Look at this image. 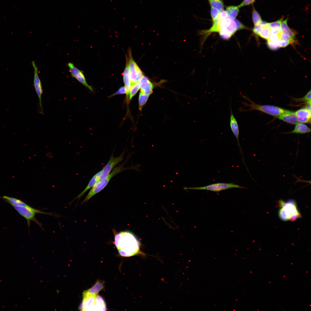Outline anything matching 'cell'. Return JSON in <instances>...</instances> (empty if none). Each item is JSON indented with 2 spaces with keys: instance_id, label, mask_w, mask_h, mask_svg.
<instances>
[{
  "instance_id": "cell-34",
  "label": "cell",
  "mask_w": 311,
  "mask_h": 311,
  "mask_svg": "<svg viewBox=\"0 0 311 311\" xmlns=\"http://www.w3.org/2000/svg\"><path fill=\"white\" fill-rule=\"evenodd\" d=\"M277 43L280 47L284 48L287 46L290 43L287 40H282L279 39L277 41Z\"/></svg>"
},
{
  "instance_id": "cell-8",
  "label": "cell",
  "mask_w": 311,
  "mask_h": 311,
  "mask_svg": "<svg viewBox=\"0 0 311 311\" xmlns=\"http://www.w3.org/2000/svg\"><path fill=\"white\" fill-rule=\"evenodd\" d=\"M128 56L130 77L131 86L138 83L143 75L141 70L133 59L130 50L129 51Z\"/></svg>"
},
{
  "instance_id": "cell-6",
  "label": "cell",
  "mask_w": 311,
  "mask_h": 311,
  "mask_svg": "<svg viewBox=\"0 0 311 311\" xmlns=\"http://www.w3.org/2000/svg\"><path fill=\"white\" fill-rule=\"evenodd\" d=\"M15 210L21 216L24 217L27 220L29 228L30 225V222L31 221H33L36 223L41 227V224L35 218V216L37 213H40L50 215H52L50 213L44 212L39 210L35 209L31 206L28 207L12 206Z\"/></svg>"
},
{
  "instance_id": "cell-9",
  "label": "cell",
  "mask_w": 311,
  "mask_h": 311,
  "mask_svg": "<svg viewBox=\"0 0 311 311\" xmlns=\"http://www.w3.org/2000/svg\"><path fill=\"white\" fill-rule=\"evenodd\" d=\"M124 151L119 156L115 157L112 154L108 162L100 170L99 180L106 178L115 166L122 161L124 158Z\"/></svg>"
},
{
  "instance_id": "cell-17",
  "label": "cell",
  "mask_w": 311,
  "mask_h": 311,
  "mask_svg": "<svg viewBox=\"0 0 311 311\" xmlns=\"http://www.w3.org/2000/svg\"><path fill=\"white\" fill-rule=\"evenodd\" d=\"M100 174V171L96 173L90 179L88 185L84 190L77 196L73 200H74L76 199H77L78 200L80 199L87 190L92 187L96 182L99 180V177Z\"/></svg>"
},
{
  "instance_id": "cell-2",
  "label": "cell",
  "mask_w": 311,
  "mask_h": 311,
  "mask_svg": "<svg viewBox=\"0 0 311 311\" xmlns=\"http://www.w3.org/2000/svg\"><path fill=\"white\" fill-rule=\"evenodd\" d=\"M278 204L280 208L278 215L281 220L284 221H294L301 217V215L294 200L291 199L285 202L280 200L278 201Z\"/></svg>"
},
{
  "instance_id": "cell-28",
  "label": "cell",
  "mask_w": 311,
  "mask_h": 311,
  "mask_svg": "<svg viewBox=\"0 0 311 311\" xmlns=\"http://www.w3.org/2000/svg\"><path fill=\"white\" fill-rule=\"evenodd\" d=\"M140 88V86L139 82L131 86L129 94L130 100H131L136 94Z\"/></svg>"
},
{
  "instance_id": "cell-13",
  "label": "cell",
  "mask_w": 311,
  "mask_h": 311,
  "mask_svg": "<svg viewBox=\"0 0 311 311\" xmlns=\"http://www.w3.org/2000/svg\"><path fill=\"white\" fill-rule=\"evenodd\" d=\"M141 88V92L149 96L152 93L153 87L152 83L143 75L139 82Z\"/></svg>"
},
{
  "instance_id": "cell-5",
  "label": "cell",
  "mask_w": 311,
  "mask_h": 311,
  "mask_svg": "<svg viewBox=\"0 0 311 311\" xmlns=\"http://www.w3.org/2000/svg\"><path fill=\"white\" fill-rule=\"evenodd\" d=\"M120 173L119 169L115 167L106 178L103 179L98 180L92 187L82 202V204L87 202L93 196L103 190L107 186L110 180L113 177Z\"/></svg>"
},
{
  "instance_id": "cell-18",
  "label": "cell",
  "mask_w": 311,
  "mask_h": 311,
  "mask_svg": "<svg viewBox=\"0 0 311 311\" xmlns=\"http://www.w3.org/2000/svg\"><path fill=\"white\" fill-rule=\"evenodd\" d=\"M103 288V283L100 281H97L92 287L83 293V296L92 294H97Z\"/></svg>"
},
{
  "instance_id": "cell-23",
  "label": "cell",
  "mask_w": 311,
  "mask_h": 311,
  "mask_svg": "<svg viewBox=\"0 0 311 311\" xmlns=\"http://www.w3.org/2000/svg\"><path fill=\"white\" fill-rule=\"evenodd\" d=\"M211 7L218 9L220 11L223 10L224 4L222 0H208Z\"/></svg>"
},
{
  "instance_id": "cell-11",
  "label": "cell",
  "mask_w": 311,
  "mask_h": 311,
  "mask_svg": "<svg viewBox=\"0 0 311 311\" xmlns=\"http://www.w3.org/2000/svg\"><path fill=\"white\" fill-rule=\"evenodd\" d=\"M67 65L72 77L75 79L79 82L90 90H93L91 86L88 85L87 83L82 71L76 67L72 62H68Z\"/></svg>"
},
{
  "instance_id": "cell-14",
  "label": "cell",
  "mask_w": 311,
  "mask_h": 311,
  "mask_svg": "<svg viewBox=\"0 0 311 311\" xmlns=\"http://www.w3.org/2000/svg\"><path fill=\"white\" fill-rule=\"evenodd\" d=\"M298 122L301 123H310L311 111L305 109H300L295 112Z\"/></svg>"
},
{
  "instance_id": "cell-1",
  "label": "cell",
  "mask_w": 311,
  "mask_h": 311,
  "mask_svg": "<svg viewBox=\"0 0 311 311\" xmlns=\"http://www.w3.org/2000/svg\"><path fill=\"white\" fill-rule=\"evenodd\" d=\"M114 243L119 253L122 256L130 257L139 254L145 255L141 251L140 243L133 234L130 231H122L117 234Z\"/></svg>"
},
{
  "instance_id": "cell-16",
  "label": "cell",
  "mask_w": 311,
  "mask_h": 311,
  "mask_svg": "<svg viewBox=\"0 0 311 311\" xmlns=\"http://www.w3.org/2000/svg\"><path fill=\"white\" fill-rule=\"evenodd\" d=\"M277 117L284 122L292 124H296L298 122L295 113L287 110Z\"/></svg>"
},
{
  "instance_id": "cell-22",
  "label": "cell",
  "mask_w": 311,
  "mask_h": 311,
  "mask_svg": "<svg viewBox=\"0 0 311 311\" xmlns=\"http://www.w3.org/2000/svg\"><path fill=\"white\" fill-rule=\"evenodd\" d=\"M226 11L228 17L232 20H234L239 12V7L237 6H229L226 7Z\"/></svg>"
},
{
  "instance_id": "cell-37",
  "label": "cell",
  "mask_w": 311,
  "mask_h": 311,
  "mask_svg": "<svg viewBox=\"0 0 311 311\" xmlns=\"http://www.w3.org/2000/svg\"><path fill=\"white\" fill-rule=\"evenodd\" d=\"M227 16V14L226 11L223 10L220 12L218 18L221 21L222 19L226 18Z\"/></svg>"
},
{
  "instance_id": "cell-31",
  "label": "cell",
  "mask_w": 311,
  "mask_h": 311,
  "mask_svg": "<svg viewBox=\"0 0 311 311\" xmlns=\"http://www.w3.org/2000/svg\"><path fill=\"white\" fill-rule=\"evenodd\" d=\"M267 45L268 48L272 50H276L280 48L277 41H273L269 39L267 40Z\"/></svg>"
},
{
  "instance_id": "cell-15",
  "label": "cell",
  "mask_w": 311,
  "mask_h": 311,
  "mask_svg": "<svg viewBox=\"0 0 311 311\" xmlns=\"http://www.w3.org/2000/svg\"><path fill=\"white\" fill-rule=\"evenodd\" d=\"M126 64L123 74V79L125 87L126 90L127 97L128 98L131 88V85L130 77L128 58L126 56Z\"/></svg>"
},
{
  "instance_id": "cell-41",
  "label": "cell",
  "mask_w": 311,
  "mask_h": 311,
  "mask_svg": "<svg viewBox=\"0 0 311 311\" xmlns=\"http://www.w3.org/2000/svg\"><path fill=\"white\" fill-rule=\"evenodd\" d=\"M305 108L308 110L311 111V105H307Z\"/></svg>"
},
{
  "instance_id": "cell-32",
  "label": "cell",
  "mask_w": 311,
  "mask_h": 311,
  "mask_svg": "<svg viewBox=\"0 0 311 311\" xmlns=\"http://www.w3.org/2000/svg\"><path fill=\"white\" fill-rule=\"evenodd\" d=\"M220 12V11L218 9L211 7V13L213 21L217 18Z\"/></svg>"
},
{
  "instance_id": "cell-26",
  "label": "cell",
  "mask_w": 311,
  "mask_h": 311,
  "mask_svg": "<svg viewBox=\"0 0 311 311\" xmlns=\"http://www.w3.org/2000/svg\"><path fill=\"white\" fill-rule=\"evenodd\" d=\"M268 22L261 21L259 23L255 25L254 27L253 31L254 34L256 36H258L260 31L262 28L267 26Z\"/></svg>"
},
{
  "instance_id": "cell-30",
  "label": "cell",
  "mask_w": 311,
  "mask_h": 311,
  "mask_svg": "<svg viewBox=\"0 0 311 311\" xmlns=\"http://www.w3.org/2000/svg\"><path fill=\"white\" fill-rule=\"evenodd\" d=\"M283 18H281L276 21L268 23L267 26L270 29L272 28H281V24Z\"/></svg>"
},
{
  "instance_id": "cell-21",
  "label": "cell",
  "mask_w": 311,
  "mask_h": 311,
  "mask_svg": "<svg viewBox=\"0 0 311 311\" xmlns=\"http://www.w3.org/2000/svg\"><path fill=\"white\" fill-rule=\"evenodd\" d=\"M287 20L288 19L287 18L285 20H283L282 22L281 25V31L287 33L292 39L295 40L294 39L295 36V33L293 32L289 27L287 23Z\"/></svg>"
},
{
  "instance_id": "cell-36",
  "label": "cell",
  "mask_w": 311,
  "mask_h": 311,
  "mask_svg": "<svg viewBox=\"0 0 311 311\" xmlns=\"http://www.w3.org/2000/svg\"><path fill=\"white\" fill-rule=\"evenodd\" d=\"M125 93H126V90L125 87L122 86L115 93L110 96V97H112L117 94H122Z\"/></svg>"
},
{
  "instance_id": "cell-35",
  "label": "cell",
  "mask_w": 311,
  "mask_h": 311,
  "mask_svg": "<svg viewBox=\"0 0 311 311\" xmlns=\"http://www.w3.org/2000/svg\"><path fill=\"white\" fill-rule=\"evenodd\" d=\"M256 0H244L238 6L239 8L244 6L248 5L253 3Z\"/></svg>"
},
{
  "instance_id": "cell-3",
  "label": "cell",
  "mask_w": 311,
  "mask_h": 311,
  "mask_svg": "<svg viewBox=\"0 0 311 311\" xmlns=\"http://www.w3.org/2000/svg\"><path fill=\"white\" fill-rule=\"evenodd\" d=\"M244 98L247 100L250 104L245 102H242V104L244 107H248L249 109H244L242 108L239 109L240 112H243L253 110L260 111L270 115L277 117L280 114L283 113L286 110L280 107L268 105H259L255 104L250 100L247 96L241 94Z\"/></svg>"
},
{
  "instance_id": "cell-10",
  "label": "cell",
  "mask_w": 311,
  "mask_h": 311,
  "mask_svg": "<svg viewBox=\"0 0 311 311\" xmlns=\"http://www.w3.org/2000/svg\"><path fill=\"white\" fill-rule=\"evenodd\" d=\"M32 64L34 70L33 86L39 98L41 113V114H43V112L41 101V96L43 93V90L41 83L38 75V68L35 62L34 61H32Z\"/></svg>"
},
{
  "instance_id": "cell-25",
  "label": "cell",
  "mask_w": 311,
  "mask_h": 311,
  "mask_svg": "<svg viewBox=\"0 0 311 311\" xmlns=\"http://www.w3.org/2000/svg\"><path fill=\"white\" fill-rule=\"evenodd\" d=\"M149 96L141 92L140 93L139 98V108L140 110H141L143 106L147 102Z\"/></svg>"
},
{
  "instance_id": "cell-38",
  "label": "cell",
  "mask_w": 311,
  "mask_h": 311,
  "mask_svg": "<svg viewBox=\"0 0 311 311\" xmlns=\"http://www.w3.org/2000/svg\"><path fill=\"white\" fill-rule=\"evenodd\" d=\"M270 30L271 34H278L282 32L281 28H272Z\"/></svg>"
},
{
  "instance_id": "cell-24",
  "label": "cell",
  "mask_w": 311,
  "mask_h": 311,
  "mask_svg": "<svg viewBox=\"0 0 311 311\" xmlns=\"http://www.w3.org/2000/svg\"><path fill=\"white\" fill-rule=\"evenodd\" d=\"M270 35V28L267 26L262 29L259 33L258 35L263 39L268 40Z\"/></svg>"
},
{
  "instance_id": "cell-40",
  "label": "cell",
  "mask_w": 311,
  "mask_h": 311,
  "mask_svg": "<svg viewBox=\"0 0 311 311\" xmlns=\"http://www.w3.org/2000/svg\"><path fill=\"white\" fill-rule=\"evenodd\" d=\"M279 39V34H271L268 39L273 41H276Z\"/></svg>"
},
{
  "instance_id": "cell-19",
  "label": "cell",
  "mask_w": 311,
  "mask_h": 311,
  "mask_svg": "<svg viewBox=\"0 0 311 311\" xmlns=\"http://www.w3.org/2000/svg\"><path fill=\"white\" fill-rule=\"evenodd\" d=\"M2 198L4 201L9 203L12 206H16L26 207L29 206L22 200L14 198L7 196H3L2 197Z\"/></svg>"
},
{
  "instance_id": "cell-7",
  "label": "cell",
  "mask_w": 311,
  "mask_h": 311,
  "mask_svg": "<svg viewBox=\"0 0 311 311\" xmlns=\"http://www.w3.org/2000/svg\"><path fill=\"white\" fill-rule=\"evenodd\" d=\"M233 188H246V187L233 183H217L202 187H185L183 189L186 190H206L214 192H219Z\"/></svg>"
},
{
  "instance_id": "cell-27",
  "label": "cell",
  "mask_w": 311,
  "mask_h": 311,
  "mask_svg": "<svg viewBox=\"0 0 311 311\" xmlns=\"http://www.w3.org/2000/svg\"><path fill=\"white\" fill-rule=\"evenodd\" d=\"M252 16L254 26L257 24L262 21L260 15L254 7L252 11Z\"/></svg>"
},
{
  "instance_id": "cell-29",
  "label": "cell",
  "mask_w": 311,
  "mask_h": 311,
  "mask_svg": "<svg viewBox=\"0 0 311 311\" xmlns=\"http://www.w3.org/2000/svg\"><path fill=\"white\" fill-rule=\"evenodd\" d=\"M278 34L280 39L288 40L289 41L290 43L292 44L293 45L296 42L285 33L281 32Z\"/></svg>"
},
{
  "instance_id": "cell-39",
  "label": "cell",
  "mask_w": 311,
  "mask_h": 311,
  "mask_svg": "<svg viewBox=\"0 0 311 311\" xmlns=\"http://www.w3.org/2000/svg\"><path fill=\"white\" fill-rule=\"evenodd\" d=\"M234 20L237 24L238 30L247 29L246 27L238 20L235 19Z\"/></svg>"
},
{
  "instance_id": "cell-20",
  "label": "cell",
  "mask_w": 311,
  "mask_h": 311,
  "mask_svg": "<svg viewBox=\"0 0 311 311\" xmlns=\"http://www.w3.org/2000/svg\"><path fill=\"white\" fill-rule=\"evenodd\" d=\"M310 132V129L307 125L302 123H298L296 124L294 129L291 133L303 134Z\"/></svg>"
},
{
  "instance_id": "cell-4",
  "label": "cell",
  "mask_w": 311,
  "mask_h": 311,
  "mask_svg": "<svg viewBox=\"0 0 311 311\" xmlns=\"http://www.w3.org/2000/svg\"><path fill=\"white\" fill-rule=\"evenodd\" d=\"M80 306L82 311H102L106 310V304L103 299L98 295L92 294L83 296Z\"/></svg>"
},
{
  "instance_id": "cell-12",
  "label": "cell",
  "mask_w": 311,
  "mask_h": 311,
  "mask_svg": "<svg viewBox=\"0 0 311 311\" xmlns=\"http://www.w3.org/2000/svg\"><path fill=\"white\" fill-rule=\"evenodd\" d=\"M230 109L231 114L230 117V126L231 130L235 136L237 141L238 145L239 146L240 152L242 154V150L240 146L239 140V130L237 120L234 117L232 111L231 103L230 102Z\"/></svg>"
},
{
  "instance_id": "cell-33",
  "label": "cell",
  "mask_w": 311,
  "mask_h": 311,
  "mask_svg": "<svg viewBox=\"0 0 311 311\" xmlns=\"http://www.w3.org/2000/svg\"><path fill=\"white\" fill-rule=\"evenodd\" d=\"M300 100L301 101L305 102L308 105H311V90H310L304 97Z\"/></svg>"
}]
</instances>
